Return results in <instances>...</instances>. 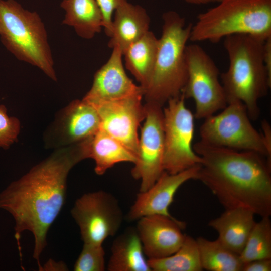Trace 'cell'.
I'll return each instance as SVG.
<instances>
[{
	"label": "cell",
	"instance_id": "cell-1",
	"mask_svg": "<svg viewBox=\"0 0 271 271\" xmlns=\"http://www.w3.org/2000/svg\"><path fill=\"white\" fill-rule=\"evenodd\" d=\"M84 142L59 149L12 182L0 193V208L15 221V238L22 260L20 240L24 231L34 238L33 258L42 270L40 257L47 245V234L65 201L70 170L86 159Z\"/></svg>",
	"mask_w": 271,
	"mask_h": 271
},
{
	"label": "cell",
	"instance_id": "cell-2",
	"mask_svg": "<svg viewBox=\"0 0 271 271\" xmlns=\"http://www.w3.org/2000/svg\"><path fill=\"white\" fill-rule=\"evenodd\" d=\"M200 156L196 180L216 197L225 209L242 208L261 217L271 215V161L251 151L193 145Z\"/></svg>",
	"mask_w": 271,
	"mask_h": 271
},
{
	"label": "cell",
	"instance_id": "cell-3",
	"mask_svg": "<svg viewBox=\"0 0 271 271\" xmlns=\"http://www.w3.org/2000/svg\"><path fill=\"white\" fill-rule=\"evenodd\" d=\"M264 41L246 34L224 38L229 66L220 77L227 103L232 100L240 101L253 120L260 115L259 100L267 94L271 87V77L263 58Z\"/></svg>",
	"mask_w": 271,
	"mask_h": 271
},
{
	"label": "cell",
	"instance_id": "cell-4",
	"mask_svg": "<svg viewBox=\"0 0 271 271\" xmlns=\"http://www.w3.org/2000/svg\"><path fill=\"white\" fill-rule=\"evenodd\" d=\"M162 19L155 64L144 94L146 102L162 106L180 95L186 84V49L192 27V24H186L185 18L174 11L164 13Z\"/></svg>",
	"mask_w": 271,
	"mask_h": 271
},
{
	"label": "cell",
	"instance_id": "cell-5",
	"mask_svg": "<svg viewBox=\"0 0 271 271\" xmlns=\"http://www.w3.org/2000/svg\"><path fill=\"white\" fill-rule=\"evenodd\" d=\"M271 37V0H221L197 16L190 40L218 43L235 34Z\"/></svg>",
	"mask_w": 271,
	"mask_h": 271
},
{
	"label": "cell",
	"instance_id": "cell-6",
	"mask_svg": "<svg viewBox=\"0 0 271 271\" xmlns=\"http://www.w3.org/2000/svg\"><path fill=\"white\" fill-rule=\"evenodd\" d=\"M0 38L17 59L57 81L47 32L36 12L25 9L15 0H0Z\"/></svg>",
	"mask_w": 271,
	"mask_h": 271
},
{
	"label": "cell",
	"instance_id": "cell-7",
	"mask_svg": "<svg viewBox=\"0 0 271 271\" xmlns=\"http://www.w3.org/2000/svg\"><path fill=\"white\" fill-rule=\"evenodd\" d=\"M222 110L204 119L199 130L200 141L215 146L256 152L271 161V154L261 133L252 125L244 104L232 100Z\"/></svg>",
	"mask_w": 271,
	"mask_h": 271
},
{
	"label": "cell",
	"instance_id": "cell-8",
	"mask_svg": "<svg viewBox=\"0 0 271 271\" xmlns=\"http://www.w3.org/2000/svg\"><path fill=\"white\" fill-rule=\"evenodd\" d=\"M187 79L182 93L195 104L194 117L204 119L227 105L219 80V71L213 59L199 44L187 45Z\"/></svg>",
	"mask_w": 271,
	"mask_h": 271
},
{
	"label": "cell",
	"instance_id": "cell-9",
	"mask_svg": "<svg viewBox=\"0 0 271 271\" xmlns=\"http://www.w3.org/2000/svg\"><path fill=\"white\" fill-rule=\"evenodd\" d=\"M181 93L170 99L163 111L164 171L176 174L199 165L201 158L194 151V115L186 106Z\"/></svg>",
	"mask_w": 271,
	"mask_h": 271
},
{
	"label": "cell",
	"instance_id": "cell-10",
	"mask_svg": "<svg viewBox=\"0 0 271 271\" xmlns=\"http://www.w3.org/2000/svg\"><path fill=\"white\" fill-rule=\"evenodd\" d=\"M71 214L86 244L102 245L116 234L123 220L118 200L103 190L83 194L75 202Z\"/></svg>",
	"mask_w": 271,
	"mask_h": 271
},
{
	"label": "cell",
	"instance_id": "cell-11",
	"mask_svg": "<svg viewBox=\"0 0 271 271\" xmlns=\"http://www.w3.org/2000/svg\"><path fill=\"white\" fill-rule=\"evenodd\" d=\"M145 122L139 138L137 160L131 169L133 178L141 181L140 192L151 187L164 171V128L162 106L146 102Z\"/></svg>",
	"mask_w": 271,
	"mask_h": 271
},
{
	"label": "cell",
	"instance_id": "cell-12",
	"mask_svg": "<svg viewBox=\"0 0 271 271\" xmlns=\"http://www.w3.org/2000/svg\"><path fill=\"white\" fill-rule=\"evenodd\" d=\"M143 93L123 99L91 104L100 120V129L114 138L137 157L138 128L146 117Z\"/></svg>",
	"mask_w": 271,
	"mask_h": 271
},
{
	"label": "cell",
	"instance_id": "cell-13",
	"mask_svg": "<svg viewBox=\"0 0 271 271\" xmlns=\"http://www.w3.org/2000/svg\"><path fill=\"white\" fill-rule=\"evenodd\" d=\"M137 220L136 229L148 260L172 255L184 241L185 224L173 217L150 215Z\"/></svg>",
	"mask_w": 271,
	"mask_h": 271
},
{
	"label": "cell",
	"instance_id": "cell-14",
	"mask_svg": "<svg viewBox=\"0 0 271 271\" xmlns=\"http://www.w3.org/2000/svg\"><path fill=\"white\" fill-rule=\"evenodd\" d=\"M199 165L176 174L164 171L151 187L137 195L127 214V219L132 221L155 214L173 217L168 209L176 192L186 182L196 180Z\"/></svg>",
	"mask_w": 271,
	"mask_h": 271
},
{
	"label": "cell",
	"instance_id": "cell-15",
	"mask_svg": "<svg viewBox=\"0 0 271 271\" xmlns=\"http://www.w3.org/2000/svg\"><path fill=\"white\" fill-rule=\"evenodd\" d=\"M122 52L117 46L112 48L108 61L95 73L92 85L83 100L91 104L117 100L139 93L143 89L127 75L122 63Z\"/></svg>",
	"mask_w": 271,
	"mask_h": 271
},
{
	"label": "cell",
	"instance_id": "cell-16",
	"mask_svg": "<svg viewBox=\"0 0 271 271\" xmlns=\"http://www.w3.org/2000/svg\"><path fill=\"white\" fill-rule=\"evenodd\" d=\"M100 120L95 108L82 99L72 101L60 113L51 134L59 146H69L83 142L99 129Z\"/></svg>",
	"mask_w": 271,
	"mask_h": 271
},
{
	"label": "cell",
	"instance_id": "cell-17",
	"mask_svg": "<svg viewBox=\"0 0 271 271\" xmlns=\"http://www.w3.org/2000/svg\"><path fill=\"white\" fill-rule=\"evenodd\" d=\"M150 19L146 10L126 0H120L114 11L108 46L123 51L149 31Z\"/></svg>",
	"mask_w": 271,
	"mask_h": 271
},
{
	"label": "cell",
	"instance_id": "cell-18",
	"mask_svg": "<svg viewBox=\"0 0 271 271\" xmlns=\"http://www.w3.org/2000/svg\"><path fill=\"white\" fill-rule=\"evenodd\" d=\"M255 215L242 208L225 209L219 217L211 220L208 226L217 232V239L223 245L239 255L256 223Z\"/></svg>",
	"mask_w": 271,
	"mask_h": 271
},
{
	"label": "cell",
	"instance_id": "cell-19",
	"mask_svg": "<svg viewBox=\"0 0 271 271\" xmlns=\"http://www.w3.org/2000/svg\"><path fill=\"white\" fill-rule=\"evenodd\" d=\"M106 268L109 271H152L136 228H127L114 239Z\"/></svg>",
	"mask_w": 271,
	"mask_h": 271
},
{
	"label": "cell",
	"instance_id": "cell-20",
	"mask_svg": "<svg viewBox=\"0 0 271 271\" xmlns=\"http://www.w3.org/2000/svg\"><path fill=\"white\" fill-rule=\"evenodd\" d=\"M87 158L95 162L94 171L103 175L108 169L120 162L134 163L136 157L117 140L99 129L84 141Z\"/></svg>",
	"mask_w": 271,
	"mask_h": 271
},
{
	"label": "cell",
	"instance_id": "cell-21",
	"mask_svg": "<svg viewBox=\"0 0 271 271\" xmlns=\"http://www.w3.org/2000/svg\"><path fill=\"white\" fill-rule=\"evenodd\" d=\"M158 46V39L149 31L123 52L126 68L140 83L144 91L153 73Z\"/></svg>",
	"mask_w": 271,
	"mask_h": 271
},
{
	"label": "cell",
	"instance_id": "cell-22",
	"mask_svg": "<svg viewBox=\"0 0 271 271\" xmlns=\"http://www.w3.org/2000/svg\"><path fill=\"white\" fill-rule=\"evenodd\" d=\"M62 24L72 27L78 36L91 39L101 32L103 18L96 0H62Z\"/></svg>",
	"mask_w": 271,
	"mask_h": 271
},
{
	"label": "cell",
	"instance_id": "cell-23",
	"mask_svg": "<svg viewBox=\"0 0 271 271\" xmlns=\"http://www.w3.org/2000/svg\"><path fill=\"white\" fill-rule=\"evenodd\" d=\"M203 269L208 271H242L239 255L223 245L217 239L203 237L196 239Z\"/></svg>",
	"mask_w": 271,
	"mask_h": 271
},
{
	"label": "cell",
	"instance_id": "cell-24",
	"mask_svg": "<svg viewBox=\"0 0 271 271\" xmlns=\"http://www.w3.org/2000/svg\"><path fill=\"white\" fill-rule=\"evenodd\" d=\"M152 271H201L203 270L196 240L185 235L179 248L172 255L148 260Z\"/></svg>",
	"mask_w": 271,
	"mask_h": 271
},
{
	"label": "cell",
	"instance_id": "cell-25",
	"mask_svg": "<svg viewBox=\"0 0 271 271\" xmlns=\"http://www.w3.org/2000/svg\"><path fill=\"white\" fill-rule=\"evenodd\" d=\"M243 263L252 260L271 258V221L269 217L256 222L239 254Z\"/></svg>",
	"mask_w": 271,
	"mask_h": 271
},
{
	"label": "cell",
	"instance_id": "cell-26",
	"mask_svg": "<svg viewBox=\"0 0 271 271\" xmlns=\"http://www.w3.org/2000/svg\"><path fill=\"white\" fill-rule=\"evenodd\" d=\"M106 269L105 252L102 245L83 243L74 263L75 271H104Z\"/></svg>",
	"mask_w": 271,
	"mask_h": 271
},
{
	"label": "cell",
	"instance_id": "cell-27",
	"mask_svg": "<svg viewBox=\"0 0 271 271\" xmlns=\"http://www.w3.org/2000/svg\"><path fill=\"white\" fill-rule=\"evenodd\" d=\"M20 130L19 119L9 117L6 106L0 105V148L7 149L15 142Z\"/></svg>",
	"mask_w": 271,
	"mask_h": 271
},
{
	"label": "cell",
	"instance_id": "cell-28",
	"mask_svg": "<svg viewBox=\"0 0 271 271\" xmlns=\"http://www.w3.org/2000/svg\"><path fill=\"white\" fill-rule=\"evenodd\" d=\"M120 0H96L103 18V27L110 37L112 32L113 14Z\"/></svg>",
	"mask_w": 271,
	"mask_h": 271
},
{
	"label": "cell",
	"instance_id": "cell-29",
	"mask_svg": "<svg viewBox=\"0 0 271 271\" xmlns=\"http://www.w3.org/2000/svg\"><path fill=\"white\" fill-rule=\"evenodd\" d=\"M271 258L252 260L243 264L242 271H270Z\"/></svg>",
	"mask_w": 271,
	"mask_h": 271
},
{
	"label": "cell",
	"instance_id": "cell-30",
	"mask_svg": "<svg viewBox=\"0 0 271 271\" xmlns=\"http://www.w3.org/2000/svg\"><path fill=\"white\" fill-rule=\"evenodd\" d=\"M263 58L268 74L271 77V37L264 41Z\"/></svg>",
	"mask_w": 271,
	"mask_h": 271
},
{
	"label": "cell",
	"instance_id": "cell-31",
	"mask_svg": "<svg viewBox=\"0 0 271 271\" xmlns=\"http://www.w3.org/2000/svg\"><path fill=\"white\" fill-rule=\"evenodd\" d=\"M261 133L263 140L268 152L271 154V127L269 123L263 120L261 122Z\"/></svg>",
	"mask_w": 271,
	"mask_h": 271
},
{
	"label": "cell",
	"instance_id": "cell-32",
	"mask_svg": "<svg viewBox=\"0 0 271 271\" xmlns=\"http://www.w3.org/2000/svg\"><path fill=\"white\" fill-rule=\"evenodd\" d=\"M185 2L195 5H204L210 3H218L221 0H183Z\"/></svg>",
	"mask_w": 271,
	"mask_h": 271
}]
</instances>
